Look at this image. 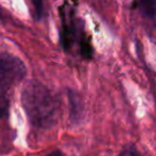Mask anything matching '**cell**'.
<instances>
[{"instance_id":"4","label":"cell","mask_w":156,"mask_h":156,"mask_svg":"<svg viewBox=\"0 0 156 156\" xmlns=\"http://www.w3.org/2000/svg\"><path fill=\"white\" fill-rule=\"evenodd\" d=\"M139 10L147 18L156 17V0H139Z\"/></svg>"},{"instance_id":"5","label":"cell","mask_w":156,"mask_h":156,"mask_svg":"<svg viewBox=\"0 0 156 156\" xmlns=\"http://www.w3.org/2000/svg\"><path fill=\"white\" fill-rule=\"evenodd\" d=\"M10 107L9 98L7 94V88L0 86V120L3 119L8 115Z\"/></svg>"},{"instance_id":"6","label":"cell","mask_w":156,"mask_h":156,"mask_svg":"<svg viewBox=\"0 0 156 156\" xmlns=\"http://www.w3.org/2000/svg\"><path fill=\"white\" fill-rule=\"evenodd\" d=\"M32 3L34 5V13H35V17L37 20L43 16V12H44V5H43V0H32Z\"/></svg>"},{"instance_id":"9","label":"cell","mask_w":156,"mask_h":156,"mask_svg":"<svg viewBox=\"0 0 156 156\" xmlns=\"http://www.w3.org/2000/svg\"><path fill=\"white\" fill-rule=\"evenodd\" d=\"M46 156H63V154H62V152H61V151L56 150V151L51 152V153H49L48 155H46Z\"/></svg>"},{"instance_id":"3","label":"cell","mask_w":156,"mask_h":156,"mask_svg":"<svg viewBox=\"0 0 156 156\" xmlns=\"http://www.w3.org/2000/svg\"><path fill=\"white\" fill-rule=\"evenodd\" d=\"M69 109H71V119L74 121H78L81 117L83 112V105L79 96L74 91L69 92Z\"/></svg>"},{"instance_id":"1","label":"cell","mask_w":156,"mask_h":156,"mask_svg":"<svg viewBox=\"0 0 156 156\" xmlns=\"http://www.w3.org/2000/svg\"><path fill=\"white\" fill-rule=\"evenodd\" d=\"M22 104L31 124L39 128L52 127L60 117V103L43 83L29 81L22 91Z\"/></svg>"},{"instance_id":"7","label":"cell","mask_w":156,"mask_h":156,"mask_svg":"<svg viewBox=\"0 0 156 156\" xmlns=\"http://www.w3.org/2000/svg\"><path fill=\"white\" fill-rule=\"evenodd\" d=\"M81 51H83V55L86 58H90V56H91V54H92L91 46H90V44L88 43L87 41H85V40L81 42Z\"/></svg>"},{"instance_id":"8","label":"cell","mask_w":156,"mask_h":156,"mask_svg":"<svg viewBox=\"0 0 156 156\" xmlns=\"http://www.w3.org/2000/svg\"><path fill=\"white\" fill-rule=\"evenodd\" d=\"M121 156H139V154L134 147H126L121 153Z\"/></svg>"},{"instance_id":"2","label":"cell","mask_w":156,"mask_h":156,"mask_svg":"<svg viewBox=\"0 0 156 156\" xmlns=\"http://www.w3.org/2000/svg\"><path fill=\"white\" fill-rule=\"evenodd\" d=\"M26 66L18 57L11 54L0 55V86L9 88L26 76Z\"/></svg>"}]
</instances>
